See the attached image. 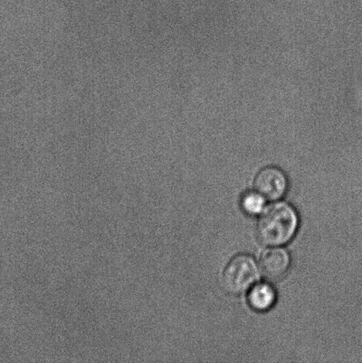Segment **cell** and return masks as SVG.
Returning <instances> with one entry per match:
<instances>
[{"label": "cell", "instance_id": "cell-5", "mask_svg": "<svg viewBox=\"0 0 362 363\" xmlns=\"http://www.w3.org/2000/svg\"><path fill=\"white\" fill-rule=\"evenodd\" d=\"M276 298L274 288L268 284H259L251 288L248 296L251 308L258 311H265L272 308Z\"/></svg>", "mask_w": 362, "mask_h": 363}, {"label": "cell", "instance_id": "cell-4", "mask_svg": "<svg viewBox=\"0 0 362 363\" xmlns=\"http://www.w3.org/2000/svg\"><path fill=\"white\" fill-rule=\"evenodd\" d=\"M290 255L285 249L273 247L261 256V272L268 279H279L285 275L290 268Z\"/></svg>", "mask_w": 362, "mask_h": 363}, {"label": "cell", "instance_id": "cell-6", "mask_svg": "<svg viewBox=\"0 0 362 363\" xmlns=\"http://www.w3.org/2000/svg\"><path fill=\"white\" fill-rule=\"evenodd\" d=\"M265 199L259 192H249L244 195L242 208L249 215H258L264 209Z\"/></svg>", "mask_w": 362, "mask_h": 363}, {"label": "cell", "instance_id": "cell-1", "mask_svg": "<svg viewBox=\"0 0 362 363\" xmlns=\"http://www.w3.org/2000/svg\"><path fill=\"white\" fill-rule=\"evenodd\" d=\"M298 226L299 218L295 209L286 203H276L261 213L257 226L258 237L265 245L278 247L292 240Z\"/></svg>", "mask_w": 362, "mask_h": 363}, {"label": "cell", "instance_id": "cell-3", "mask_svg": "<svg viewBox=\"0 0 362 363\" xmlns=\"http://www.w3.org/2000/svg\"><path fill=\"white\" fill-rule=\"evenodd\" d=\"M254 187L266 199L278 201L286 194L288 179L281 169L267 167L258 173Z\"/></svg>", "mask_w": 362, "mask_h": 363}, {"label": "cell", "instance_id": "cell-2", "mask_svg": "<svg viewBox=\"0 0 362 363\" xmlns=\"http://www.w3.org/2000/svg\"><path fill=\"white\" fill-rule=\"evenodd\" d=\"M259 270L256 262L249 255L234 257L227 265L222 282L225 289L232 294H242L256 282Z\"/></svg>", "mask_w": 362, "mask_h": 363}]
</instances>
